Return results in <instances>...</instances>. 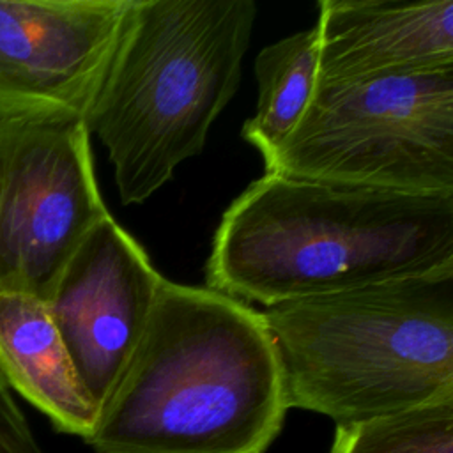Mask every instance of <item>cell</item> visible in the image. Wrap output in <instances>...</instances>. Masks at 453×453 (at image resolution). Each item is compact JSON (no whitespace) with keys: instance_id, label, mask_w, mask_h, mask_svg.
<instances>
[{"instance_id":"30bf717a","label":"cell","mask_w":453,"mask_h":453,"mask_svg":"<svg viewBox=\"0 0 453 453\" xmlns=\"http://www.w3.org/2000/svg\"><path fill=\"white\" fill-rule=\"evenodd\" d=\"M0 375L58 432L90 435L97 412L83 393L46 303L0 292Z\"/></svg>"},{"instance_id":"8992f818","label":"cell","mask_w":453,"mask_h":453,"mask_svg":"<svg viewBox=\"0 0 453 453\" xmlns=\"http://www.w3.org/2000/svg\"><path fill=\"white\" fill-rule=\"evenodd\" d=\"M106 214L83 117L0 119V292L46 301Z\"/></svg>"},{"instance_id":"ba28073f","label":"cell","mask_w":453,"mask_h":453,"mask_svg":"<svg viewBox=\"0 0 453 453\" xmlns=\"http://www.w3.org/2000/svg\"><path fill=\"white\" fill-rule=\"evenodd\" d=\"M131 0H0V119L87 115Z\"/></svg>"},{"instance_id":"52a82bcc","label":"cell","mask_w":453,"mask_h":453,"mask_svg":"<svg viewBox=\"0 0 453 453\" xmlns=\"http://www.w3.org/2000/svg\"><path fill=\"white\" fill-rule=\"evenodd\" d=\"M161 281L145 250L106 214L78 244L44 301L97 414L145 333Z\"/></svg>"},{"instance_id":"7c38bea8","label":"cell","mask_w":453,"mask_h":453,"mask_svg":"<svg viewBox=\"0 0 453 453\" xmlns=\"http://www.w3.org/2000/svg\"><path fill=\"white\" fill-rule=\"evenodd\" d=\"M329 453H453V400L338 423Z\"/></svg>"},{"instance_id":"8fae6325","label":"cell","mask_w":453,"mask_h":453,"mask_svg":"<svg viewBox=\"0 0 453 453\" xmlns=\"http://www.w3.org/2000/svg\"><path fill=\"white\" fill-rule=\"evenodd\" d=\"M317 25L265 46L255 58L257 110L242 136L267 161L303 119L319 81Z\"/></svg>"},{"instance_id":"6da1fadb","label":"cell","mask_w":453,"mask_h":453,"mask_svg":"<svg viewBox=\"0 0 453 453\" xmlns=\"http://www.w3.org/2000/svg\"><path fill=\"white\" fill-rule=\"evenodd\" d=\"M287 411L262 311L163 278L145 333L85 442L96 453H264Z\"/></svg>"},{"instance_id":"9c48e42d","label":"cell","mask_w":453,"mask_h":453,"mask_svg":"<svg viewBox=\"0 0 453 453\" xmlns=\"http://www.w3.org/2000/svg\"><path fill=\"white\" fill-rule=\"evenodd\" d=\"M319 81L453 69V0H320Z\"/></svg>"},{"instance_id":"3957f363","label":"cell","mask_w":453,"mask_h":453,"mask_svg":"<svg viewBox=\"0 0 453 453\" xmlns=\"http://www.w3.org/2000/svg\"><path fill=\"white\" fill-rule=\"evenodd\" d=\"M255 19L253 0H131L85 115L124 205L145 202L202 152L239 87Z\"/></svg>"},{"instance_id":"4fadbf2b","label":"cell","mask_w":453,"mask_h":453,"mask_svg":"<svg viewBox=\"0 0 453 453\" xmlns=\"http://www.w3.org/2000/svg\"><path fill=\"white\" fill-rule=\"evenodd\" d=\"M0 453H46L0 375Z\"/></svg>"},{"instance_id":"277c9868","label":"cell","mask_w":453,"mask_h":453,"mask_svg":"<svg viewBox=\"0 0 453 453\" xmlns=\"http://www.w3.org/2000/svg\"><path fill=\"white\" fill-rule=\"evenodd\" d=\"M288 409L338 423L453 400V269L269 306Z\"/></svg>"},{"instance_id":"5b68a950","label":"cell","mask_w":453,"mask_h":453,"mask_svg":"<svg viewBox=\"0 0 453 453\" xmlns=\"http://www.w3.org/2000/svg\"><path fill=\"white\" fill-rule=\"evenodd\" d=\"M265 173L453 195V69L317 81Z\"/></svg>"},{"instance_id":"7a4b0ae2","label":"cell","mask_w":453,"mask_h":453,"mask_svg":"<svg viewBox=\"0 0 453 453\" xmlns=\"http://www.w3.org/2000/svg\"><path fill=\"white\" fill-rule=\"evenodd\" d=\"M453 269V195L264 173L223 212L209 288L265 308Z\"/></svg>"}]
</instances>
